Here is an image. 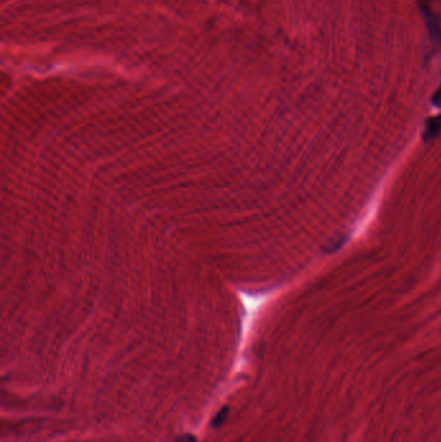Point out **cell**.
Wrapping results in <instances>:
<instances>
[{
  "instance_id": "1",
  "label": "cell",
  "mask_w": 441,
  "mask_h": 442,
  "mask_svg": "<svg viewBox=\"0 0 441 442\" xmlns=\"http://www.w3.org/2000/svg\"><path fill=\"white\" fill-rule=\"evenodd\" d=\"M421 9L423 12L426 25H427L431 39L436 43H441V23L439 17L433 13V9L430 8L428 6L421 4Z\"/></svg>"
},
{
  "instance_id": "2",
  "label": "cell",
  "mask_w": 441,
  "mask_h": 442,
  "mask_svg": "<svg viewBox=\"0 0 441 442\" xmlns=\"http://www.w3.org/2000/svg\"><path fill=\"white\" fill-rule=\"evenodd\" d=\"M228 408H223L218 414H216V417L213 419V427H220L224 422H225V419L228 417Z\"/></svg>"
},
{
  "instance_id": "3",
  "label": "cell",
  "mask_w": 441,
  "mask_h": 442,
  "mask_svg": "<svg viewBox=\"0 0 441 442\" xmlns=\"http://www.w3.org/2000/svg\"><path fill=\"white\" fill-rule=\"evenodd\" d=\"M176 442H197V440H196L193 436H190V434H185V436L179 437Z\"/></svg>"
},
{
  "instance_id": "4",
  "label": "cell",
  "mask_w": 441,
  "mask_h": 442,
  "mask_svg": "<svg viewBox=\"0 0 441 442\" xmlns=\"http://www.w3.org/2000/svg\"><path fill=\"white\" fill-rule=\"evenodd\" d=\"M433 103L436 105H441V87L439 88V91L433 96Z\"/></svg>"
}]
</instances>
